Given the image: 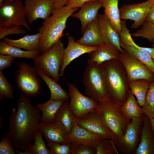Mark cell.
I'll return each instance as SVG.
<instances>
[{"instance_id":"cell-10","label":"cell","mask_w":154,"mask_h":154,"mask_svg":"<svg viewBox=\"0 0 154 154\" xmlns=\"http://www.w3.org/2000/svg\"><path fill=\"white\" fill-rule=\"evenodd\" d=\"M119 60L124 67L129 80L145 79L154 82V74L146 66L123 50Z\"/></svg>"},{"instance_id":"cell-18","label":"cell","mask_w":154,"mask_h":154,"mask_svg":"<svg viewBox=\"0 0 154 154\" xmlns=\"http://www.w3.org/2000/svg\"><path fill=\"white\" fill-rule=\"evenodd\" d=\"M72 144H80L96 147L104 139L88 130L78 125L76 123L69 133Z\"/></svg>"},{"instance_id":"cell-42","label":"cell","mask_w":154,"mask_h":154,"mask_svg":"<svg viewBox=\"0 0 154 154\" xmlns=\"http://www.w3.org/2000/svg\"><path fill=\"white\" fill-rule=\"evenodd\" d=\"M14 58L9 55L0 54V71H2L10 66Z\"/></svg>"},{"instance_id":"cell-3","label":"cell","mask_w":154,"mask_h":154,"mask_svg":"<svg viewBox=\"0 0 154 154\" xmlns=\"http://www.w3.org/2000/svg\"><path fill=\"white\" fill-rule=\"evenodd\" d=\"M106 86L108 97L123 104L127 100L130 88L126 71L119 60L103 63Z\"/></svg>"},{"instance_id":"cell-24","label":"cell","mask_w":154,"mask_h":154,"mask_svg":"<svg viewBox=\"0 0 154 154\" xmlns=\"http://www.w3.org/2000/svg\"><path fill=\"white\" fill-rule=\"evenodd\" d=\"M41 34L38 33L34 35H27L17 40H13L5 37L2 40L12 46L29 51H38Z\"/></svg>"},{"instance_id":"cell-35","label":"cell","mask_w":154,"mask_h":154,"mask_svg":"<svg viewBox=\"0 0 154 154\" xmlns=\"http://www.w3.org/2000/svg\"><path fill=\"white\" fill-rule=\"evenodd\" d=\"M134 37H142L147 39L149 42L154 40V23L145 21L141 25V28L133 33Z\"/></svg>"},{"instance_id":"cell-29","label":"cell","mask_w":154,"mask_h":154,"mask_svg":"<svg viewBox=\"0 0 154 154\" xmlns=\"http://www.w3.org/2000/svg\"><path fill=\"white\" fill-rule=\"evenodd\" d=\"M0 53L9 55L14 58H24L34 59L40 53L38 51L23 50L21 48L8 44L2 40L0 41Z\"/></svg>"},{"instance_id":"cell-1","label":"cell","mask_w":154,"mask_h":154,"mask_svg":"<svg viewBox=\"0 0 154 154\" xmlns=\"http://www.w3.org/2000/svg\"><path fill=\"white\" fill-rule=\"evenodd\" d=\"M16 109L13 108L8 123L9 131L5 137L13 145L16 153L24 152L34 140L41 111L30 103L29 97L21 93Z\"/></svg>"},{"instance_id":"cell-9","label":"cell","mask_w":154,"mask_h":154,"mask_svg":"<svg viewBox=\"0 0 154 154\" xmlns=\"http://www.w3.org/2000/svg\"><path fill=\"white\" fill-rule=\"evenodd\" d=\"M143 121L142 117H132L124 135L119 141L114 142L119 153L135 154L140 141Z\"/></svg>"},{"instance_id":"cell-46","label":"cell","mask_w":154,"mask_h":154,"mask_svg":"<svg viewBox=\"0 0 154 154\" xmlns=\"http://www.w3.org/2000/svg\"><path fill=\"white\" fill-rule=\"evenodd\" d=\"M150 120L151 127L153 131L154 132V117L151 119H150Z\"/></svg>"},{"instance_id":"cell-13","label":"cell","mask_w":154,"mask_h":154,"mask_svg":"<svg viewBox=\"0 0 154 154\" xmlns=\"http://www.w3.org/2000/svg\"><path fill=\"white\" fill-rule=\"evenodd\" d=\"M154 2V0H148L144 2L132 5H124L119 9L121 19L134 21L131 26L133 29L141 26Z\"/></svg>"},{"instance_id":"cell-4","label":"cell","mask_w":154,"mask_h":154,"mask_svg":"<svg viewBox=\"0 0 154 154\" xmlns=\"http://www.w3.org/2000/svg\"><path fill=\"white\" fill-rule=\"evenodd\" d=\"M97 109L108 129L114 142L119 141L124 135L130 121L123 114L122 105L108 97L100 98Z\"/></svg>"},{"instance_id":"cell-30","label":"cell","mask_w":154,"mask_h":154,"mask_svg":"<svg viewBox=\"0 0 154 154\" xmlns=\"http://www.w3.org/2000/svg\"><path fill=\"white\" fill-rule=\"evenodd\" d=\"M150 82L147 80L142 79L129 80L131 92L135 96L139 105L141 107H142L144 104Z\"/></svg>"},{"instance_id":"cell-19","label":"cell","mask_w":154,"mask_h":154,"mask_svg":"<svg viewBox=\"0 0 154 154\" xmlns=\"http://www.w3.org/2000/svg\"><path fill=\"white\" fill-rule=\"evenodd\" d=\"M142 118L140 142L135 154H154V132L147 116L143 115Z\"/></svg>"},{"instance_id":"cell-26","label":"cell","mask_w":154,"mask_h":154,"mask_svg":"<svg viewBox=\"0 0 154 154\" xmlns=\"http://www.w3.org/2000/svg\"><path fill=\"white\" fill-rule=\"evenodd\" d=\"M77 119L70 108L68 100H66L57 111L55 115V121L61 123L69 133L77 123Z\"/></svg>"},{"instance_id":"cell-20","label":"cell","mask_w":154,"mask_h":154,"mask_svg":"<svg viewBox=\"0 0 154 154\" xmlns=\"http://www.w3.org/2000/svg\"><path fill=\"white\" fill-rule=\"evenodd\" d=\"M120 53L115 46L105 43L98 46L96 50L88 53L89 58L87 63L88 64L96 62L102 64L104 62L111 60H119Z\"/></svg>"},{"instance_id":"cell-45","label":"cell","mask_w":154,"mask_h":154,"mask_svg":"<svg viewBox=\"0 0 154 154\" xmlns=\"http://www.w3.org/2000/svg\"><path fill=\"white\" fill-rule=\"evenodd\" d=\"M145 21L154 23V2L145 17Z\"/></svg>"},{"instance_id":"cell-6","label":"cell","mask_w":154,"mask_h":154,"mask_svg":"<svg viewBox=\"0 0 154 154\" xmlns=\"http://www.w3.org/2000/svg\"><path fill=\"white\" fill-rule=\"evenodd\" d=\"M83 83L86 94L93 100L108 96L102 64L93 62L88 64L83 75Z\"/></svg>"},{"instance_id":"cell-40","label":"cell","mask_w":154,"mask_h":154,"mask_svg":"<svg viewBox=\"0 0 154 154\" xmlns=\"http://www.w3.org/2000/svg\"><path fill=\"white\" fill-rule=\"evenodd\" d=\"M26 31L21 26L9 28L0 27V39H3L7 36L11 34L25 35Z\"/></svg>"},{"instance_id":"cell-2","label":"cell","mask_w":154,"mask_h":154,"mask_svg":"<svg viewBox=\"0 0 154 154\" xmlns=\"http://www.w3.org/2000/svg\"><path fill=\"white\" fill-rule=\"evenodd\" d=\"M78 9L65 5L52 12L51 16L44 20L38 30L41 34L38 50L40 53L46 51L60 39L68 19Z\"/></svg>"},{"instance_id":"cell-23","label":"cell","mask_w":154,"mask_h":154,"mask_svg":"<svg viewBox=\"0 0 154 154\" xmlns=\"http://www.w3.org/2000/svg\"><path fill=\"white\" fill-rule=\"evenodd\" d=\"M99 0L104 8V14L111 25L119 36L121 31V21L118 7V0Z\"/></svg>"},{"instance_id":"cell-48","label":"cell","mask_w":154,"mask_h":154,"mask_svg":"<svg viewBox=\"0 0 154 154\" xmlns=\"http://www.w3.org/2000/svg\"><path fill=\"white\" fill-rule=\"evenodd\" d=\"M152 42V46L153 48H154V40Z\"/></svg>"},{"instance_id":"cell-28","label":"cell","mask_w":154,"mask_h":154,"mask_svg":"<svg viewBox=\"0 0 154 154\" xmlns=\"http://www.w3.org/2000/svg\"><path fill=\"white\" fill-rule=\"evenodd\" d=\"M38 73L45 82L50 92V99L56 100L65 101L70 98L68 94L58 83L56 81L50 77L37 71Z\"/></svg>"},{"instance_id":"cell-36","label":"cell","mask_w":154,"mask_h":154,"mask_svg":"<svg viewBox=\"0 0 154 154\" xmlns=\"http://www.w3.org/2000/svg\"><path fill=\"white\" fill-rule=\"evenodd\" d=\"M14 86L7 81L2 71H0V100L2 101L4 98H13Z\"/></svg>"},{"instance_id":"cell-38","label":"cell","mask_w":154,"mask_h":154,"mask_svg":"<svg viewBox=\"0 0 154 154\" xmlns=\"http://www.w3.org/2000/svg\"><path fill=\"white\" fill-rule=\"evenodd\" d=\"M46 143L51 154H71L72 144H64L50 141Z\"/></svg>"},{"instance_id":"cell-27","label":"cell","mask_w":154,"mask_h":154,"mask_svg":"<svg viewBox=\"0 0 154 154\" xmlns=\"http://www.w3.org/2000/svg\"><path fill=\"white\" fill-rule=\"evenodd\" d=\"M121 109L124 116L130 121L132 117H142L144 115L143 107L139 105L130 89L128 97L125 103L121 105Z\"/></svg>"},{"instance_id":"cell-11","label":"cell","mask_w":154,"mask_h":154,"mask_svg":"<svg viewBox=\"0 0 154 154\" xmlns=\"http://www.w3.org/2000/svg\"><path fill=\"white\" fill-rule=\"evenodd\" d=\"M66 83L68 87L70 98L69 105L77 119L97 108L98 102L82 94L75 84L67 82Z\"/></svg>"},{"instance_id":"cell-7","label":"cell","mask_w":154,"mask_h":154,"mask_svg":"<svg viewBox=\"0 0 154 154\" xmlns=\"http://www.w3.org/2000/svg\"><path fill=\"white\" fill-rule=\"evenodd\" d=\"M26 19L22 0H5L0 5V27L23 26L29 31Z\"/></svg>"},{"instance_id":"cell-33","label":"cell","mask_w":154,"mask_h":154,"mask_svg":"<svg viewBox=\"0 0 154 154\" xmlns=\"http://www.w3.org/2000/svg\"><path fill=\"white\" fill-rule=\"evenodd\" d=\"M126 20L121 21V31L119 36L120 42L127 44L133 48L142 50L154 58V48L143 47L136 44L132 39L130 31L126 25Z\"/></svg>"},{"instance_id":"cell-41","label":"cell","mask_w":154,"mask_h":154,"mask_svg":"<svg viewBox=\"0 0 154 154\" xmlns=\"http://www.w3.org/2000/svg\"><path fill=\"white\" fill-rule=\"evenodd\" d=\"M0 154H16L15 149L13 145L5 136L3 137L0 141Z\"/></svg>"},{"instance_id":"cell-49","label":"cell","mask_w":154,"mask_h":154,"mask_svg":"<svg viewBox=\"0 0 154 154\" xmlns=\"http://www.w3.org/2000/svg\"><path fill=\"white\" fill-rule=\"evenodd\" d=\"M153 61L154 62V58H153Z\"/></svg>"},{"instance_id":"cell-37","label":"cell","mask_w":154,"mask_h":154,"mask_svg":"<svg viewBox=\"0 0 154 154\" xmlns=\"http://www.w3.org/2000/svg\"><path fill=\"white\" fill-rule=\"evenodd\" d=\"M96 154H119L112 139H104L96 147Z\"/></svg>"},{"instance_id":"cell-17","label":"cell","mask_w":154,"mask_h":154,"mask_svg":"<svg viewBox=\"0 0 154 154\" xmlns=\"http://www.w3.org/2000/svg\"><path fill=\"white\" fill-rule=\"evenodd\" d=\"M102 7V4L99 0L91 1L84 3L77 12L71 15V17L80 20L82 34L88 25L98 17L99 10Z\"/></svg>"},{"instance_id":"cell-21","label":"cell","mask_w":154,"mask_h":154,"mask_svg":"<svg viewBox=\"0 0 154 154\" xmlns=\"http://www.w3.org/2000/svg\"><path fill=\"white\" fill-rule=\"evenodd\" d=\"M82 36L76 41L87 46H101L105 44L100 31L98 17L88 26Z\"/></svg>"},{"instance_id":"cell-12","label":"cell","mask_w":154,"mask_h":154,"mask_svg":"<svg viewBox=\"0 0 154 154\" xmlns=\"http://www.w3.org/2000/svg\"><path fill=\"white\" fill-rule=\"evenodd\" d=\"M77 124L104 139H113L112 135L97 108L77 119Z\"/></svg>"},{"instance_id":"cell-39","label":"cell","mask_w":154,"mask_h":154,"mask_svg":"<svg viewBox=\"0 0 154 154\" xmlns=\"http://www.w3.org/2000/svg\"><path fill=\"white\" fill-rule=\"evenodd\" d=\"M71 154H96V149L87 145L72 144Z\"/></svg>"},{"instance_id":"cell-47","label":"cell","mask_w":154,"mask_h":154,"mask_svg":"<svg viewBox=\"0 0 154 154\" xmlns=\"http://www.w3.org/2000/svg\"><path fill=\"white\" fill-rule=\"evenodd\" d=\"M4 0H0V5L3 2ZM9 0L11 1H14V0Z\"/></svg>"},{"instance_id":"cell-44","label":"cell","mask_w":154,"mask_h":154,"mask_svg":"<svg viewBox=\"0 0 154 154\" xmlns=\"http://www.w3.org/2000/svg\"><path fill=\"white\" fill-rule=\"evenodd\" d=\"M68 1V0H54L51 13L65 6Z\"/></svg>"},{"instance_id":"cell-32","label":"cell","mask_w":154,"mask_h":154,"mask_svg":"<svg viewBox=\"0 0 154 154\" xmlns=\"http://www.w3.org/2000/svg\"><path fill=\"white\" fill-rule=\"evenodd\" d=\"M41 132L38 129L34 138L33 144H30L24 152H18L19 154H51L50 150L48 149L42 138Z\"/></svg>"},{"instance_id":"cell-8","label":"cell","mask_w":154,"mask_h":154,"mask_svg":"<svg viewBox=\"0 0 154 154\" xmlns=\"http://www.w3.org/2000/svg\"><path fill=\"white\" fill-rule=\"evenodd\" d=\"M34 67L24 62L19 64L15 80L17 88L29 97L40 94V81Z\"/></svg>"},{"instance_id":"cell-31","label":"cell","mask_w":154,"mask_h":154,"mask_svg":"<svg viewBox=\"0 0 154 154\" xmlns=\"http://www.w3.org/2000/svg\"><path fill=\"white\" fill-rule=\"evenodd\" d=\"M124 50L147 67L154 74V62L153 58L145 52L120 42Z\"/></svg>"},{"instance_id":"cell-25","label":"cell","mask_w":154,"mask_h":154,"mask_svg":"<svg viewBox=\"0 0 154 154\" xmlns=\"http://www.w3.org/2000/svg\"><path fill=\"white\" fill-rule=\"evenodd\" d=\"M64 101L50 99L45 102L37 104L36 107L42 112L40 122L50 123L55 121L56 114Z\"/></svg>"},{"instance_id":"cell-5","label":"cell","mask_w":154,"mask_h":154,"mask_svg":"<svg viewBox=\"0 0 154 154\" xmlns=\"http://www.w3.org/2000/svg\"><path fill=\"white\" fill-rule=\"evenodd\" d=\"M64 49V45L60 39L46 51L33 59L34 67L37 71L59 81Z\"/></svg>"},{"instance_id":"cell-22","label":"cell","mask_w":154,"mask_h":154,"mask_svg":"<svg viewBox=\"0 0 154 154\" xmlns=\"http://www.w3.org/2000/svg\"><path fill=\"white\" fill-rule=\"evenodd\" d=\"M98 19L100 32L105 43L116 46L121 53L123 51L121 46L119 36L110 24L109 20L104 13L98 14Z\"/></svg>"},{"instance_id":"cell-43","label":"cell","mask_w":154,"mask_h":154,"mask_svg":"<svg viewBox=\"0 0 154 154\" xmlns=\"http://www.w3.org/2000/svg\"><path fill=\"white\" fill-rule=\"evenodd\" d=\"M93 0H68L66 5L71 8H79L85 3Z\"/></svg>"},{"instance_id":"cell-34","label":"cell","mask_w":154,"mask_h":154,"mask_svg":"<svg viewBox=\"0 0 154 154\" xmlns=\"http://www.w3.org/2000/svg\"><path fill=\"white\" fill-rule=\"evenodd\" d=\"M142 107L144 115L150 119L154 117V82L150 83Z\"/></svg>"},{"instance_id":"cell-14","label":"cell","mask_w":154,"mask_h":154,"mask_svg":"<svg viewBox=\"0 0 154 154\" xmlns=\"http://www.w3.org/2000/svg\"><path fill=\"white\" fill-rule=\"evenodd\" d=\"M54 0H25V13L29 24L37 19L45 20L50 16Z\"/></svg>"},{"instance_id":"cell-15","label":"cell","mask_w":154,"mask_h":154,"mask_svg":"<svg viewBox=\"0 0 154 154\" xmlns=\"http://www.w3.org/2000/svg\"><path fill=\"white\" fill-rule=\"evenodd\" d=\"M38 128L44 137L46 142L72 144L69 133L64 126L58 121H55L50 123L40 122L38 124Z\"/></svg>"},{"instance_id":"cell-16","label":"cell","mask_w":154,"mask_h":154,"mask_svg":"<svg viewBox=\"0 0 154 154\" xmlns=\"http://www.w3.org/2000/svg\"><path fill=\"white\" fill-rule=\"evenodd\" d=\"M98 47L83 45L76 42L73 36H69L67 46L64 49L63 62L60 71V76L63 75L66 67L74 60L85 53L96 50Z\"/></svg>"}]
</instances>
